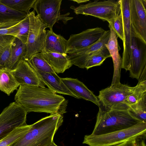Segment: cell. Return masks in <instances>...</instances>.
Masks as SVG:
<instances>
[{"label":"cell","mask_w":146,"mask_h":146,"mask_svg":"<svg viewBox=\"0 0 146 146\" xmlns=\"http://www.w3.org/2000/svg\"><path fill=\"white\" fill-rule=\"evenodd\" d=\"M15 100L27 113L44 112L63 115L66 112L67 100L63 96L45 87L20 85Z\"/></svg>","instance_id":"cell-1"},{"label":"cell","mask_w":146,"mask_h":146,"mask_svg":"<svg viewBox=\"0 0 146 146\" xmlns=\"http://www.w3.org/2000/svg\"><path fill=\"white\" fill-rule=\"evenodd\" d=\"M63 121V115L50 114L31 125L28 131L9 146H48Z\"/></svg>","instance_id":"cell-2"},{"label":"cell","mask_w":146,"mask_h":146,"mask_svg":"<svg viewBox=\"0 0 146 146\" xmlns=\"http://www.w3.org/2000/svg\"><path fill=\"white\" fill-rule=\"evenodd\" d=\"M145 122L129 110L99 109L96 123L91 134L99 135L124 130Z\"/></svg>","instance_id":"cell-3"},{"label":"cell","mask_w":146,"mask_h":146,"mask_svg":"<svg viewBox=\"0 0 146 146\" xmlns=\"http://www.w3.org/2000/svg\"><path fill=\"white\" fill-rule=\"evenodd\" d=\"M146 122H142L122 130L99 135H85L83 143L89 146L115 145L131 139L145 138Z\"/></svg>","instance_id":"cell-4"},{"label":"cell","mask_w":146,"mask_h":146,"mask_svg":"<svg viewBox=\"0 0 146 146\" xmlns=\"http://www.w3.org/2000/svg\"><path fill=\"white\" fill-rule=\"evenodd\" d=\"M76 15H90L110 23L120 11V0H95L75 7L72 6Z\"/></svg>","instance_id":"cell-5"},{"label":"cell","mask_w":146,"mask_h":146,"mask_svg":"<svg viewBox=\"0 0 146 146\" xmlns=\"http://www.w3.org/2000/svg\"><path fill=\"white\" fill-rule=\"evenodd\" d=\"M134 87L121 83L116 87H108L99 91L97 96L99 109L106 110L112 109L129 110V107L125 103L127 97L131 94Z\"/></svg>","instance_id":"cell-6"},{"label":"cell","mask_w":146,"mask_h":146,"mask_svg":"<svg viewBox=\"0 0 146 146\" xmlns=\"http://www.w3.org/2000/svg\"><path fill=\"white\" fill-rule=\"evenodd\" d=\"M27 112L16 102L11 103L0 114V141L17 128L27 125Z\"/></svg>","instance_id":"cell-7"},{"label":"cell","mask_w":146,"mask_h":146,"mask_svg":"<svg viewBox=\"0 0 146 146\" xmlns=\"http://www.w3.org/2000/svg\"><path fill=\"white\" fill-rule=\"evenodd\" d=\"M29 29L27 42V53L25 60H28L33 55L44 50L46 28L33 10L28 14Z\"/></svg>","instance_id":"cell-8"},{"label":"cell","mask_w":146,"mask_h":146,"mask_svg":"<svg viewBox=\"0 0 146 146\" xmlns=\"http://www.w3.org/2000/svg\"><path fill=\"white\" fill-rule=\"evenodd\" d=\"M120 12L123 23L124 41L122 68L129 71L131 67L132 37L134 35L131 26L129 9V0H120Z\"/></svg>","instance_id":"cell-9"},{"label":"cell","mask_w":146,"mask_h":146,"mask_svg":"<svg viewBox=\"0 0 146 146\" xmlns=\"http://www.w3.org/2000/svg\"><path fill=\"white\" fill-rule=\"evenodd\" d=\"M62 0H36L33 8L46 28L52 30L59 20Z\"/></svg>","instance_id":"cell-10"},{"label":"cell","mask_w":146,"mask_h":146,"mask_svg":"<svg viewBox=\"0 0 146 146\" xmlns=\"http://www.w3.org/2000/svg\"><path fill=\"white\" fill-rule=\"evenodd\" d=\"M129 76L138 80L146 68V42L135 34L132 37Z\"/></svg>","instance_id":"cell-11"},{"label":"cell","mask_w":146,"mask_h":146,"mask_svg":"<svg viewBox=\"0 0 146 146\" xmlns=\"http://www.w3.org/2000/svg\"><path fill=\"white\" fill-rule=\"evenodd\" d=\"M130 21L134 34L146 42V0H129Z\"/></svg>","instance_id":"cell-12"},{"label":"cell","mask_w":146,"mask_h":146,"mask_svg":"<svg viewBox=\"0 0 146 146\" xmlns=\"http://www.w3.org/2000/svg\"><path fill=\"white\" fill-rule=\"evenodd\" d=\"M105 31L103 28L97 27L71 35L67 40L66 54L95 43L101 37Z\"/></svg>","instance_id":"cell-13"},{"label":"cell","mask_w":146,"mask_h":146,"mask_svg":"<svg viewBox=\"0 0 146 146\" xmlns=\"http://www.w3.org/2000/svg\"><path fill=\"white\" fill-rule=\"evenodd\" d=\"M110 30L105 31L101 37L95 43L68 54V57L72 64L82 68H85L89 58L99 50L105 47L110 36Z\"/></svg>","instance_id":"cell-14"},{"label":"cell","mask_w":146,"mask_h":146,"mask_svg":"<svg viewBox=\"0 0 146 146\" xmlns=\"http://www.w3.org/2000/svg\"><path fill=\"white\" fill-rule=\"evenodd\" d=\"M16 80L20 85L35 86L44 88L45 84L27 62L21 61L16 68L12 70Z\"/></svg>","instance_id":"cell-15"},{"label":"cell","mask_w":146,"mask_h":146,"mask_svg":"<svg viewBox=\"0 0 146 146\" xmlns=\"http://www.w3.org/2000/svg\"><path fill=\"white\" fill-rule=\"evenodd\" d=\"M109 27L110 31V35L108 42L105 46L109 51L113 64L114 74L111 86H115L121 83L119 79L120 71L122 68V58L119 53L118 36L111 26L109 24Z\"/></svg>","instance_id":"cell-16"},{"label":"cell","mask_w":146,"mask_h":146,"mask_svg":"<svg viewBox=\"0 0 146 146\" xmlns=\"http://www.w3.org/2000/svg\"><path fill=\"white\" fill-rule=\"evenodd\" d=\"M68 89L77 98L90 101L99 106L100 104L97 96L82 82L77 79L70 78H62Z\"/></svg>","instance_id":"cell-17"},{"label":"cell","mask_w":146,"mask_h":146,"mask_svg":"<svg viewBox=\"0 0 146 146\" xmlns=\"http://www.w3.org/2000/svg\"><path fill=\"white\" fill-rule=\"evenodd\" d=\"M35 72L45 85L51 91L56 93L69 95L77 98L64 84L62 78L55 72Z\"/></svg>","instance_id":"cell-18"},{"label":"cell","mask_w":146,"mask_h":146,"mask_svg":"<svg viewBox=\"0 0 146 146\" xmlns=\"http://www.w3.org/2000/svg\"><path fill=\"white\" fill-rule=\"evenodd\" d=\"M39 53L56 73H63L73 65L67 54L44 51Z\"/></svg>","instance_id":"cell-19"},{"label":"cell","mask_w":146,"mask_h":146,"mask_svg":"<svg viewBox=\"0 0 146 146\" xmlns=\"http://www.w3.org/2000/svg\"><path fill=\"white\" fill-rule=\"evenodd\" d=\"M67 40L52 30L46 31L43 51L66 54Z\"/></svg>","instance_id":"cell-20"},{"label":"cell","mask_w":146,"mask_h":146,"mask_svg":"<svg viewBox=\"0 0 146 146\" xmlns=\"http://www.w3.org/2000/svg\"><path fill=\"white\" fill-rule=\"evenodd\" d=\"M19 86L12 70L6 67L0 68V90L9 96Z\"/></svg>","instance_id":"cell-21"},{"label":"cell","mask_w":146,"mask_h":146,"mask_svg":"<svg viewBox=\"0 0 146 146\" xmlns=\"http://www.w3.org/2000/svg\"><path fill=\"white\" fill-rule=\"evenodd\" d=\"M26 53V44L16 37L12 44L10 57L6 67L11 70L15 69L21 61L25 60Z\"/></svg>","instance_id":"cell-22"},{"label":"cell","mask_w":146,"mask_h":146,"mask_svg":"<svg viewBox=\"0 0 146 146\" xmlns=\"http://www.w3.org/2000/svg\"><path fill=\"white\" fill-rule=\"evenodd\" d=\"M133 93L125 100V104L129 107L134 104L146 95V68L142 72Z\"/></svg>","instance_id":"cell-23"},{"label":"cell","mask_w":146,"mask_h":146,"mask_svg":"<svg viewBox=\"0 0 146 146\" xmlns=\"http://www.w3.org/2000/svg\"><path fill=\"white\" fill-rule=\"evenodd\" d=\"M16 38L10 35H0V68L6 67L12 45Z\"/></svg>","instance_id":"cell-24"},{"label":"cell","mask_w":146,"mask_h":146,"mask_svg":"<svg viewBox=\"0 0 146 146\" xmlns=\"http://www.w3.org/2000/svg\"><path fill=\"white\" fill-rule=\"evenodd\" d=\"M27 61L35 71L42 72H55L39 53L33 55Z\"/></svg>","instance_id":"cell-25"},{"label":"cell","mask_w":146,"mask_h":146,"mask_svg":"<svg viewBox=\"0 0 146 146\" xmlns=\"http://www.w3.org/2000/svg\"><path fill=\"white\" fill-rule=\"evenodd\" d=\"M36 0H0L3 4L15 10L28 13Z\"/></svg>","instance_id":"cell-26"},{"label":"cell","mask_w":146,"mask_h":146,"mask_svg":"<svg viewBox=\"0 0 146 146\" xmlns=\"http://www.w3.org/2000/svg\"><path fill=\"white\" fill-rule=\"evenodd\" d=\"M28 13L21 12L7 6L0 1V22L11 19H22Z\"/></svg>","instance_id":"cell-27"},{"label":"cell","mask_w":146,"mask_h":146,"mask_svg":"<svg viewBox=\"0 0 146 146\" xmlns=\"http://www.w3.org/2000/svg\"><path fill=\"white\" fill-rule=\"evenodd\" d=\"M31 125L19 127L0 141V146H9L20 137L25 135L29 130Z\"/></svg>","instance_id":"cell-28"},{"label":"cell","mask_w":146,"mask_h":146,"mask_svg":"<svg viewBox=\"0 0 146 146\" xmlns=\"http://www.w3.org/2000/svg\"><path fill=\"white\" fill-rule=\"evenodd\" d=\"M23 19H13L0 22V35H10L16 37L20 24Z\"/></svg>","instance_id":"cell-29"},{"label":"cell","mask_w":146,"mask_h":146,"mask_svg":"<svg viewBox=\"0 0 146 146\" xmlns=\"http://www.w3.org/2000/svg\"><path fill=\"white\" fill-rule=\"evenodd\" d=\"M111 57L106 46L100 49L92 55L88 60L85 68L87 70L97 66L101 65L107 58Z\"/></svg>","instance_id":"cell-30"},{"label":"cell","mask_w":146,"mask_h":146,"mask_svg":"<svg viewBox=\"0 0 146 146\" xmlns=\"http://www.w3.org/2000/svg\"><path fill=\"white\" fill-rule=\"evenodd\" d=\"M129 107V110L137 117L146 122V95Z\"/></svg>","instance_id":"cell-31"},{"label":"cell","mask_w":146,"mask_h":146,"mask_svg":"<svg viewBox=\"0 0 146 146\" xmlns=\"http://www.w3.org/2000/svg\"><path fill=\"white\" fill-rule=\"evenodd\" d=\"M29 29V20L28 14L20 24L16 37L26 44L27 40Z\"/></svg>","instance_id":"cell-32"},{"label":"cell","mask_w":146,"mask_h":146,"mask_svg":"<svg viewBox=\"0 0 146 146\" xmlns=\"http://www.w3.org/2000/svg\"><path fill=\"white\" fill-rule=\"evenodd\" d=\"M111 26L115 33L118 37L122 40L124 41L123 27L122 18L121 13L115 18L110 24Z\"/></svg>","instance_id":"cell-33"},{"label":"cell","mask_w":146,"mask_h":146,"mask_svg":"<svg viewBox=\"0 0 146 146\" xmlns=\"http://www.w3.org/2000/svg\"><path fill=\"white\" fill-rule=\"evenodd\" d=\"M114 146H146L143 138L135 139L128 140Z\"/></svg>","instance_id":"cell-34"},{"label":"cell","mask_w":146,"mask_h":146,"mask_svg":"<svg viewBox=\"0 0 146 146\" xmlns=\"http://www.w3.org/2000/svg\"><path fill=\"white\" fill-rule=\"evenodd\" d=\"M70 14V13H68L65 14L61 15L59 20L62 21L64 24H66L68 20L72 19L73 18V17H69L68 16Z\"/></svg>","instance_id":"cell-35"},{"label":"cell","mask_w":146,"mask_h":146,"mask_svg":"<svg viewBox=\"0 0 146 146\" xmlns=\"http://www.w3.org/2000/svg\"><path fill=\"white\" fill-rule=\"evenodd\" d=\"M73 1L76 2L78 3H82L86 2L89 1V0H74Z\"/></svg>","instance_id":"cell-36"},{"label":"cell","mask_w":146,"mask_h":146,"mask_svg":"<svg viewBox=\"0 0 146 146\" xmlns=\"http://www.w3.org/2000/svg\"><path fill=\"white\" fill-rule=\"evenodd\" d=\"M48 146H58L53 141L50 145Z\"/></svg>","instance_id":"cell-37"},{"label":"cell","mask_w":146,"mask_h":146,"mask_svg":"<svg viewBox=\"0 0 146 146\" xmlns=\"http://www.w3.org/2000/svg\"></svg>","instance_id":"cell-38"}]
</instances>
